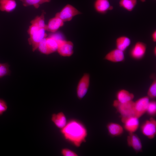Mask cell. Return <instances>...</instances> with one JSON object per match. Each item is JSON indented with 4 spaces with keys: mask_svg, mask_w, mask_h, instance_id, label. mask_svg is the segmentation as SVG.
<instances>
[{
    "mask_svg": "<svg viewBox=\"0 0 156 156\" xmlns=\"http://www.w3.org/2000/svg\"><path fill=\"white\" fill-rule=\"evenodd\" d=\"M61 132L66 140L77 147H79L86 141L88 135L87 129L84 125L74 119L67 122L61 129Z\"/></svg>",
    "mask_w": 156,
    "mask_h": 156,
    "instance_id": "6da1fadb",
    "label": "cell"
},
{
    "mask_svg": "<svg viewBox=\"0 0 156 156\" xmlns=\"http://www.w3.org/2000/svg\"><path fill=\"white\" fill-rule=\"evenodd\" d=\"M113 106L120 114L121 117H135L134 102L133 100L122 103L116 100L113 101Z\"/></svg>",
    "mask_w": 156,
    "mask_h": 156,
    "instance_id": "7a4b0ae2",
    "label": "cell"
},
{
    "mask_svg": "<svg viewBox=\"0 0 156 156\" xmlns=\"http://www.w3.org/2000/svg\"><path fill=\"white\" fill-rule=\"evenodd\" d=\"M81 14V12L74 6L67 4L60 12L57 13L55 16L59 18L64 22L70 21L74 16Z\"/></svg>",
    "mask_w": 156,
    "mask_h": 156,
    "instance_id": "3957f363",
    "label": "cell"
},
{
    "mask_svg": "<svg viewBox=\"0 0 156 156\" xmlns=\"http://www.w3.org/2000/svg\"><path fill=\"white\" fill-rule=\"evenodd\" d=\"M90 75L86 73L79 81L76 90L77 96L79 99H82L87 94L90 86Z\"/></svg>",
    "mask_w": 156,
    "mask_h": 156,
    "instance_id": "277c9868",
    "label": "cell"
},
{
    "mask_svg": "<svg viewBox=\"0 0 156 156\" xmlns=\"http://www.w3.org/2000/svg\"><path fill=\"white\" fill-rule=\"evenodd\" d=\"M141 131L148 139L154 138L156 134V120L153 118L146 120L142 125Z\"/></svg>",
    "mask_w": 156,
    "mask_h": 156,
    "instance_id": "5b68a950",
    "label": "cell"
},
{
    "mask_svg": "<svg viewBox=\"0 0 156 156\" xmlns=\"http://www.w3.org/2000/svg\"><path fill=\"white\" fill-rule=\"evenodd\" d=\"M146 49L147 46L145 43L142 42H137L131 49L130 55L134 60H141L144 56Z\"/></svg>",
    "mask_w": 156,
    "mask_h": 156,
    "instance_id": "8992f818",
    "label": "cell"
},
{
    "mask_svg": "<svg viewBox=\"0 0 156 156\" xmlns=\"http://www.w3.org/2000/svg\"><path fill=\"white\" fill-rule=\"evenodd\" d=\"M149 101V98L146 96L140 98L134 102L135 117L139 118L146 112Z\"/></svg>",
    "mask_w": 156,
    "mask_h": 156,
    "instance_id": "52a82bcc",
    "label": "cell"
},
{
    "mask_svg": "<svg viewBox=\"0 0 156 156\" xmlns=\"http://www.w3.org/2000/svg\"><path fill=\"white\" fill-rule=\"evenodd\" d=\"M45 30L44 28H40L30 35L28 41L29 44L32 46L33 51H35L38 49L39 43L47 36Z\"/></svg>",
    "mask_w": 156,
    "mask_h": 156,
    "instance_id": "ba28073f",
    "label": "cell"
},
{
    "mask_svg": "<svg viewBox=\"0 0 156 156\" xmlns=\"http://www.w3.org/2000/svg\"><path fill=\"white\" fill-rule=\"evenodd\" d=\"M57 51L61 56H70L73 53V44L70 41L61 39L59 41Z\"/></svg>",
    "mask_w": 156,
    "mask_h": 156,
    "instance_id": "9c48e42d",
    "label": "cell"
},
{
    "mask_svg": "<svg viewBox=\"0 0 156 156\" xmlns=\"http://www.w3.org/2000/svg\"><path fill=\"white\" fill-rule=\"evenodd\" d=\"M138 118L133 116L121 117V121L125 129L129 133H134L138 129L139 122Z\"/></svg>",
    "mask_w": 156,
    "mask_h": 156,
    "instance_id": "30bf717a",
    "label": "cell"
},
{
    "mask_svg": "<svg viewBox=\"0 0 156 156\" xmlns=\"http://www.w3.org/2000/svg\"><path fill=\"white\" fill-rule=\"evenodd\" d=\"M105 60L114 63L124 61L125 59L124 52L117 48L109 52L104 57Z\"/></svg>",
    "mask_w": 156,
    "mask_h": 156,
    "instance_id": "8fae6325",
    "label": "cell"
},
{
    "mask_svg": "<svg viewBox=\"0 0 156 156\" xmlns=\"http://www.w3.org/2000/svg\"><path fill=\"white\" fill-rule=\"evenodd\" d=\"M127 144L136 152H141L142 144L139 137L134 133H129L127 138Z\"/></svg>",
    "mask_w": 156,
    "mask_h": 156,
    "instance_id": "7c38bea8",
    "label": "cell"
},
{
    "mask_svg": "<svg viewBox=\"0 0 156 156\" xmlns=\"http://www.w3.org/2000/svg\"><path fill=\"white\" fill-rule=\"evenodd\" d=\"M94 5L97 12L102 14L113 9V7L110 5L108 0H96Z\"/></svg>",
    "mask_w": 156,
    "mask_h": 156,
    "instance_id": "4fadbf2b",
    "label": "cell"
},
{
    "mask_svg": "<svg viewBox=\"0 0 156 156\" xmlns=\"http://www.w3.org/2000/svg\"><path fill=\"white\" fill-rule=\"evenodd\" d=\"M51 120L55 126L60 129L64 128L68 122L65 115L62 112L53 114Z\"/></svg>",
    "mask_w": 156,
    "mask_h": 156,
    "instance_id": "5bb4252c",
    "label": "cell"
},
{
    "mask_svg": "<svg viewBox=\"0 0 156 156\" xmlns=\"http://www.w3.org/2000/svg\"><path fill=\"white\" fill-rule=\"evenodd\" d=\"M64 23L60 18L55 16L49 21L48 24L47 25L46 30L54 32L63 25Z\"/></svg>",
    "mask_w": 156,
    "mask_h": 156,
    "instance_id": "9a60e30c",
    "label": "cell"
},
{
    "mask_svg": "<svg viewBox=\"0 0 156 156\" xmlns=\"http://www.w3.org/2000/svg\"><path fill=\"white\" fill-rule=\"evenodd\" d=\"M117 100L122 103H126L132 101L134 97V94L125 90H120L116 95Z\"/></svg>",
    "mask_w": 156,
    "mask_h": 156,
    "instance_id": "2e32d148",
    "label": "cell"
},
{
    "mask_svg": "<svg viewBox=\"0 0 156 156\" xmlns=\"http://www.w3.org/2000/svg\"><path fill=\"white\" fill-rule=\"evenodd\" d=\"M131 40L129 38L125 36H120L116 39V48L124 52L129 46Z\"/></svg>",
    "mask_w": 156,
    "mask_h": 156,
    "instance_id": "e0dca14e",
    "label": "cell"
},
{
    "mask_svg": "<svg viewBox=\"0 0 156 156\" xmlns=\"http://www.w3.org/2000/svg\"><path fill=\"white\" fill-rule=\"evenodd\" d=\"M109 134L112 136H117L121 135L123 132V129L120 125L114 122H110L107 125Z\"/></svg>",
    "mask_w": 156,
    "mask_h": 156,
    "instance_id": "ac0fdd59",
    "label": "cell"
},
{
    "mask_svg": "<svg viewBox=\"0 0 156 156\" xmlns=\"http://www.w3.org/2000/svg\"><path fill=\"white\" fill-rule=\"evenodd\" d=\"M16 3L15 0H0V10L10 12L16 8Z\"/></svg>",
    "mask_w": 156,
    "mask_h": 156,
    "instance_id": "d6986e66",
    "label": "cell"
},
{
    "mask_svg": "<svg viewBox=\"0 0 156 156\" xmlns=\"http://www.w3.org/2000/svg\"><path fill=\"white\" fill-rule=\"evenodd\" d=\"M60 39L53 35L46 38V44L50 54L57 51L59 41Z\"/></svg>",
    "mask_w": 156,
    "mask_h": 156,
    "instance_id": "ffe728a7",
    "label": "cell"
},
{
    "mask_svg": "<svg viewBox=\"0 0 156 156\" xmlns=\"http://www.w3.org/2000/svg\"><path fill=\"white\" fill-rule=\"evenodd\" d=\"M137 0H120L119 6L129 12L132 11L136 5Z\"/></svg>",
    "mask_w": 156,
    "mask_h": 156,
    "instance_id": "44dd1931",
    "label": "cell"
},
{
    "mask_svg": "<svg viewBox=\"0 0 156 156\" xmlns=\"http://www.w3.org/2000/svg\"><path fill=\"white\" fill-rule=\"evenodd\" d=\"M24 6H33L35 8H38L40 5L43 3L49 2L51 0H20Z\"/></svg>",
    "mask_w": 156,
    "mask_h": 156,
    "instance_id": "7402d4cb",
    "label": "cell"
},
{
    "mask_svg": "<svg viewBox=\"0 0 156 156\" xmlns=\"http://www.w3.org/2000/svg\"><path fill=\"white\" fill-rule=\"evenodd\" d=\"M45 12L43 11L41 15L37 16L31 22V24L35 25L40 28H44L46 30L47 25L44 23V14Z\"/></svg>",
    "mask_w": 156,
    "mask_h": 156,
    "instance_id": "603a6c76",
    "label": "cell"
},
{
    "mask_svg": "<svg viewBox=\"0 0 156 156\" xmlns=\"http://www.w3.org/2000/svg\"><path fill=\"white\" fill-rule=\"evenodd\" d=\"M38 49L43 54L46 55L50 54L46 44V37L44 38L39 43Z\"/></svg>",
    "mask_w": 156,
    "mask_h": 156,
    "instance_id": "cb8c5ba5",
    "label": "cell"
},
{
    "mask_svg": "<svg viewBox=\"0 0 156 156\" xmlns=\"http://www.w3.org/2000/svg\"><path fill=\"white\" fill-rule=\"evenodd\" d=\"M149 98L154 99L156 97V80L154 79L149 87L147 93Z\"/></svg>",
    "mask_w": 156,
    "mask_h": 156,
    "instance_id": "d4e9b609",
    "label": "cell"
},
{
    "mask_svg": "<svg viewBox=\"0 0 156 156\" xmlns=\"http://www.w3.org/2000/svg\"><path fill=\"white\" fill-rule=\"evenodd\" d=\"M150 116H155L156 114V102L155 101H149L146 111Z\"/></svg>",
    "mask_w": 156,
    "mask_h": 156,
    "instance_id": "484cf974",
    "label": "cell"
},
{
    "mask_svg": "<svg viewBox=\"0 0 156 156\" xmlns=\"http://www.w3.org/2000/svg\"><path fill=\"white\" fill-rule=\"evenodd\" d=\"M9 65L7 63L1 64L0 66V78L8 75L10 73Z\"/></svg>",
    "mask_w": 156,
    "mask_h": 156,
    "instance_id": "4316f807",
    "label": "cell"
},
{
    "mask_svg": "<svg viewBox=\"0 0 156 156\" xmlns=\"http://www.w3.org/2000/svg\"><path fill=\"white\" fill-rule=\"evenodd\" d=\"M61 154L64 156H77L78 155L73 151L68 148H63L61 151Z\"/></svg>",
    "mask_w": 156,
    "mask_h": 156,
    "instance_id": "83f0119b",
    "label": "cell"
},
{
    "mask_svg": "<svg viewBox=\"0 0 156 156\" xmlns=\"http://www.w3.org/2000/svg\"><path fill=\"white\" fill-rule=\"evenodd\" d=\"M8 109L6 102L3 99H0V115H2Z\"/></svg>",
    "mask_w": 156,
    "mask_h": 156,
    "instance_id": "f1b7e54d",
    "label": "cell"
},
{
    "mask_svg": "<svg viewBox=\"0 0 156 156\" xmlns=\"http://www.w3.org/2000/svg\"><path fill=\"white\" fill-rule=\"evenodd\" d=\"M153 41L155 42H156V30H155L152 33L151 35Z\"/></svg>",
    "mask_w": 156,
    "mask_h": 156,
    "instance_id": "f546056e",
    "label": "cell"
},
{
    "mask_svg": "<svg viewBox=\"0 0 156 156\" xmlns=\"http://www.w3.org/2000/svg\"><path fill=\"white\" fill-rule=\"evenodd\" d=\"M153 53L154 55L155 56L156 55V47L155 46L153 49Z\"/></svg>",
    "mask_w": 156,
    "mask_h": 156,
    "instance_id": "4dcf8cb0",
    "label": "cell"
},
{
    "mask_svg": "<svg viewBox=\"0 0 156 156\" xmlns=\"http://www.w3.org/2000/svg\"><path fill=\"white\" fill-rule=\"evenodd\" d=\"M142 2H144L146 1V0H140Z\"/></svg>",
    "mask_w": 156,
    "mask_h": 156,
    "instance_id": "1f68e13d",
    "label": "cell"
},
{
    "mask_svg": "<svg viewBox=\"0 0 156 156\" xmlns=\"http://www.w3.org/2000/svg\"><path fill=\"white\" fill-rule=\"evenodd\" d=\"M1 63H0V66L1 65Z\"/></svg>",
    "mask_w": 156,
    "mask_h": 156,
    "instance_id": "d6a6232c",
    "label": "cell"
},
{
    "mask_svg": "<svg viewBox=\"0 0 156 156\" xmlns=\"http://www.w3.org/2000/svg\"></svg>",
    "mask_w": 156,
    "mask_h": 156,
    "instance_id": "836d02e7",
    "label": "cell"
}]
</instances>
